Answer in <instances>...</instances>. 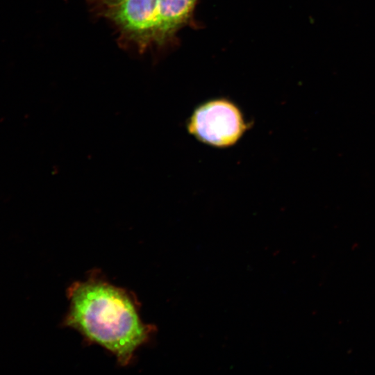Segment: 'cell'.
<instances>
[{
    "instance_id": "cell-1",
    "label": "cell",
    "mask_w": 375,
    "mask_h": 375,
    "mask_svg": "<svg viewBox=\"0 0 375 375\" xmlns=\"http://www.w3.org/2000/svg\"><path fill=\"white\" fill-rule=\"evenodd\" d=\"M67 297L69 308L65 326L109 350L121 365L129 364L135 351L155 331L153 326L142 322L128 292L97 274L74 282L67 290Z\"/></svg>"
},
{
    "instance_id": "cell-3",
    "label": "cell",
    "mask_w": 375,
    "mask_h": 375,
    "mask_svg": "<svg viewBox=\"0 0 375 375\" xmlns=\"http://www.w3.org/2000/svg\"><path fill=\"white\" fill-rule=\"evenodd\" d=\"M248 127L240 108L224 98L200 104L187 122V129L194 138L216 148H227L235 144Z\"/></svg>"
},
{
    "instance_id": "cell-2",
    "label": "cell",
    "mask_w": 375,
    "mask_h": 375,
    "mask_svg": "<svg viewBox=\"0 0 375 375\" xmlns=\"http://www.w3.org/2000/svg\"><path fill=\"white\" fill-rule=\"evenodd\" d=\"M107 19L122 40L144 51L162 46L178 32L187 0H88Z\"/></svg>"
}]
</instances>
